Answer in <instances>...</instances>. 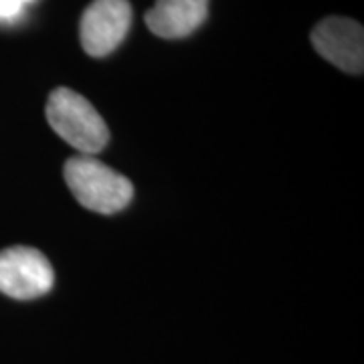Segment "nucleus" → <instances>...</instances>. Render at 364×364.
Here are the masks:
<instances>
[{"mask_svg": "<svg viewBox=\"0 0 364 364\" xmlns=\"http://www.w3.org/2000/svg\"><path fill=\"white\" fill-rule=\"evenodd\" d=\"M67 186L79 205L100 215H114L130 205L132 182L93 156L69 158L63 166Z\"/></svg>", "mask_w": 364, "mask_h": 364, "instance_id": "nucleus-1", "label": "nucleus"}, {"mask_svg": "<svg viewBox=\"0 0 364 364\" xmlns=\"http://www.w3.org/2000/svg\"><path fill=\"white\" fill-rule=\"evenodd\" d=\"M45 116L59 138L77 148L83 156L102 152L109 140V130L97 109L73 90L57 87L47 100Z\"/></svg>", "mask_w": 364, "mask_h": 364, "instance_id": "nucleus-2", "label": "nucleus"}, {"mask_svg": "<svg viewBox=\"0 0 364 364\" xmlns=\"http://www.w3.org/2000/svg\"><path fill=\"white\" fill-rule=\"evenodd\" d=\"M55 282L49 259L33 247L0 251V294L14 299H33L49 294Z\"/></svg>", "mask_w": 364, "mask_h": 364, "instance_id": "nucleus-3", "label": "nucleus"}, {"mask_svg": "<svg viewBox=\"0 0 364 364\" xmlns=\"http://www.w3.org/2000/svg\"><path fill=\"white\" fill-rule=\"evenodd\" d=\"M132 26L128 0H93L81 14L79 41L90 57H105L126 39Z\"/></svg>", "mask_w": 364, "mask_h": 364, "instance_id": "nucleus-4", "label": "nucleus"}, {"mask_svg": "<svg viewBox=\"0 0 364 364\" xmlns=\"http://www.w3.org/2000/svg\"><path fill=\"white\" fill-rule=\"evenodd\" d=\"M312 45L340 71L363 75L364 71V28L346 16H328L314 26Z\"/></svg>", "mask_w": 364, "mask_h": 364, "instance_id": "nucleus-5", "label": "nucleus"}, {"mask_svg": "<svg viewBox=\"0 0 364 364\" xmlns=\"http://www.w3.org/2000/svg\"><path fill=\"white\" fill-rule=\"evenodd\" d=\"M208 0H156L146 13L148 28L162 39H182L205 23Z\"/></svg>", "mask_w": 364, "mask_h": 364, "instance_id": "nucleus-6", "label": "nucleus"}, {"mask_svg": "<svg viewBox=\"0 0 364 364\" xmlns=\"http://www.w3.org/2000/svg\"><path fill=\"white\" fill-rule=\"evenodd\" d=\"M23 9V0H0V18H14Z\"/></svg>", "mask_w": 364, "mask_h": 364, "instance_id": "nucleus-7", "label": "nucleus"}, {"mask_svg": "<svg viewBox=\"0 0 364 364\" xmlns=\"http://www.w3.org/2000/svg\"><path fill=\"white\" fill-rule=\"evenodd\" d=\"M26 2H35V0H23V4H26Z\"/></svg>", "mask_w": 364, "mask_h": 364, "instance_id": "nucleus-8", "label": "nucleus"}]
</instances>
